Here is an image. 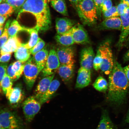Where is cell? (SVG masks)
<instances>
[{"label":"cell","instance_id":"obj_24","mask_svg":"<svg viewBox=\"0 0 129 129\" xmlns=\"http://www.w3.org/2000/svg\"><path fill=\"white\" fill-rule=\"evenodd\" d=\"M30 49L25 47L22 44L14 52V56L17 61L25 62L31 57Z\"/></svg>","mask_w":129,"mask_h":129},{"label":"cell","instance_id":"obj_50","mask_svg":"<svg viewBox=\"0 0 129 129\" xmlns=\"http://www.w3.org/2000/svg\"><path fill=\"white\" fill-rule=\"evenodd\" d=\"M51 0H43L44 3L46 4H48V3L50 2Z\"/></svg>","mask_w":129,"mask_h":129},{"label":"cell","instance_id":"obj_12","mask_svg":"<svg viewBox=\"0 0 129 129\" xmlns=\"http://www.w3.org/2000/svg\"><path fill=\"white\" fill-rule=\"evenodd\" d=\"M122 22V28L120 38L117 46L122 47L129 35V8L120 16Z\"/></svg>","mask_w":129,"mask_h":129},{"label":"cell","instance_id":"obj_11","mask_svg":"<svg viewBox=\"0 0 129 129\" xmlns=\"http://www.w3.org/2000/svg\"><path fill=\"white\" fill-rule=\"evenodd\" d=\"M95 57L94 51L91 47L83 48L80 53V67L91 71L93 67Z\"/></svg>","mask_w":129,"mask_h":129},{"label":"cell","instance_id":"obj_26","mask_svg":"<svg viewBox=\"0 0 129 129\" xmlns=\"http://www.w3.org/2000/svg\"><path fill=\"white\" fill-rule=\"evenodd\" d=\"M26 31L29 34L30 39L28 43L23 44V45L25 48L30 49L33 47L38 42L39 38L38 36V31L35 29L27 28Z\"/></svg>","mask_w":129,"mask_h":129},{"label":"cell","instance_id":"obj_47","mask_svg":"<svg viewBox=\"0 0 129 129\" xmlns=\"http://www.w3.org/2000/svg\"><path fill=\"white\" fill-rule=\"evenodd\" d=\"M125 122L126 123H129V110L125 118Z\"/></svg>","mask_w":129,"mask_h":129},{"label":"cell","instance_id":"obj_51","mask_svg":"<svg viewBox=\"0 0 129 129\" xmlns=\"http://www.w3.org/2000/svg\"><path fill=\"white\" fill-rule=\"evenodd\" d=\"M127 42H128V44L129 45V35L128 37V38H127Z\"/></svg>","mask_w":129,"mask_h":129},{"label":"cell","instance_id":"obj_33","mask_svg":"<svg viewBox=\"0 0 129 129\" xmlns=\"http://www.w3.org/2000/svg\"><path fill=\"white\" fill-rule=\"evenodd\" d=\"M45 45V42L39 38L36 44L33 47L30 49L31 54L33 55H34L38 51L44 48Z\"/></svg>","mask_w":129,"mask_h":129},{"label":"cell","instance_id":"obj_53","mask_svg":"<svg viewBox=\"0 0 129 129\" xmlns=\"http://www.w3.org/2000/svg\"><path fill=\"white\" fill-rule=\"evenodd\" d=\"M3 1V0H0V4H1Z\"/></svg>","mask_w":129,"mask_h":129},{"label":"cell","instance_id":"obj_40","mask_svg":"<svg viewBox=\"0 0 129 129\" xmlns=\"http://www.w3.org/2000/svg\"><path fill=\"white\" fill-rule=\"evenodd\" d=\"M112 7V3L111 0H104L102 5V13L108 10Z\"/></svg>","mask_w":129,"mask_h":129},{"label":"cell","instance_id":"obj_25","mask_svg":"<svg viewBox=\"0 0 129 129\" xmlns=\"http://www.w3.org/2000/svg\"><path fill=\"white\" fill-rule=\"evenodd\" d=\"M52 7L57 12L64 16H68L67 5L65 0H51Z\"/></svg>","mask_w":129,"mask_h":129},{"label":"cell","instance_id":"obj_52","mask_svg":"<svg viewBox=\"0 0 129 129\" xmlns=\"http://www.w3.org/2000/svg\"><path fill=\"white\" fill-rule=\"evenodd\" d=\"M0 129H5L3 128L2 126L1 125V124H0Z\"/></svg>","mask_w":129,"mask_h":129},{"label":"cell","instance_id":"obj_34","mask_svg":"<svg viewBox=\"0 0 129 129\" xmlns=\"http://www.w3.org/2000/svg\"><path fill=\"white\" fill-rule=\"evenodd\" d=\"M26 0H6V2L10 5L16 11H20Z\"/></svg>","mask_w":129,"mask_h":129},{"label":"cell","instance_id":"obj_4","mask_svg":"<svg viewBox=\"0 0 129 129\" xmlns=\"http://www.w3.org/2000/svg\"><path fill=\"white\" fill-rule=\"evenodd\" d=\"M102 59L100 70L106 75H109L114 65V60L110 41L106 40L100 45L98 49Z\"/></svg>","mask_w":129,"mask_h":129},{"label":"cell","instance_id":"obj_35","mask_svg":"<svg viewBox=\"0 0 129 129\" xmlns=\"http://www.w3.org/2000/svg\"><path fill=\"white\" fill-rule=\"evenodd\" d=\"M102 14L104 19L112 17H119L117 13V6H112L110 9L102 13Z\"/></svg>","mask_w":129,"mask_h":129},{"label":"cell","instance_id":"obj_3","mask_svg":"<svg viewBox=\"0 0 129 129\" xmlns=\"http://www.w3.org/2000/svg\"><path fill=\"white\" fill-rule=\"evenodd\" d=\"M76 10L84 25L91 26L96 23L97 12L93 0H82L79 2Z\"/></svg>","mask_w":129,"mask_h":129},{"label":"cell","instance_id":"obj_56","mask_svg":"<svg viewBox=\"0 0 129 129\" xmlns=\"http://www.w3.org/2000/svg\"><path fill=\"white\" fill-rule=\"evenodd\" d=\"M127 129H129V128H127Z\"/></svg>","mask_w":129,"mask_h":129},{"label":"cell","instance_id":"obj_23","mask_svg":"<svg viewBox=\"0 0 129 129\" xmlns=\"http://www.w3.org/2000/svg\"><path fill=\"white\" fill-rule=\"evenodd\" d=\"M55 39L56 42L61 46H71L75 43L70 30L62 34H57Z\"/></svg>","mask_w":129,"mask_h":129},{"label":"cell","instance_id":"obj_27","mask_svg":"<svg viewBox=\"0 0 129 129\" xmlns=\"http://www.w3.org/2000/svg\"><path fill=\"white\" fill-rule=\"evenodd\" d=\"M26 28L22 27L18 21L14 20L12 21L8 29L9 37H12L17 35L21 31H26Z\"/></svg>","mask_w":129,"mask_h":129},{"label":"cell","instance_id":"obj_7","mask_svg":"<svg viewBox=\"0 0 129 129\" xmlns=\"http://www.w3.org/2000/svg\"><path fill=\"white\" fill-rule=\"evenodd\" d=\"M0 124L5 129H19L20 121L14 113L4 110L0 112Z\"/></svg>","mask_w":129,"mask_h":129},{"label":"cell","instance_id":"obj_32","mask_svg":"<svg viewBox=\"0 0 129 129\" xmlns=\"http://www.w3.org/2000/svg\"><path fill=\"white\" fill-rule=\"evenodd\" d=\"M11 23V21L9 20L6 22L4 32L0 37V50L5 44L9 38L8 33V29L9 26Z\"/></svg>","mask_w":129,"mask_h":129},{"label":"cell","instance_id":"obj_13","mask_svg":"<svg viewBox=\"0 0 129 129\" xmlns=\"http://www.w3.org/2000/svg\"><path fill=\"white\" fill-rule=\"evenodd\" d=\"M23 44L21 39L16 35L9 37L6 43L0 50L1 55L15 52L18 48Z\"/></svg>","mask_w":129,"mask_h":129},{"label":"cell","instance_id":"obj_38","mask_svg":"<svg viewBox=\"0 0 129 129\" xmlns=\"http://www.w3.org/2000/svg\"><path fill=\"white\" fill-rule=\"evenodd\" d=\"M93 1L94 2L95 6L96 8L98 19L99 20H100L102 14V5L104 0H93Z\"/></svg>","mask_w":129,"mask_h":129},{"label":"cell","instance_id":"obj_30","mask_svg":"<svg viewBox=\"0 0 129 129\" xmlns=\"http://www.w3.org/2000/svg\"><path fill=\"white\" fill-rule=\"evenodd\" d=\"M14 11L13 7L7 3L5 2L0 4V15L7 18L12 15Z\"/></svg>","mask_w":129,"mask_h":129},{"label":"cell","instance_id":"obj_36","mask_svg":"<svg viewBox=\"0 0 129 129\" xmlns=\"http://www.w3.org/2000/svg\"><path fill=\"white\" fill-rule=\"evenodd\" d=\"M102 63L101 53L98 50L96 54L94 57L93 62V68L96 71L100 70L101 67Z\"/></svg>","mask_w":129,"mask_h":129},{"label":"cell","instance_id":"obj_48","mask_svg":"<svg viewBox=\"0 0 129 129\" xmlns=\"http://www.w3.org/2000/svg\"><path fill=\"white\" fill-rule=\"evenodd\" d=\"M4 25H0V37H1L3 33V30H4Z\"/></svg>","mask_w":129,"mask_h":129},{"label":"cell","instance_id":"obj_46","mask_svg":"<svg viewBox=\"0 0 129 129\" xmlns=\"http://www.w3.org/2000/svg\"><path fill=\"white\" fill-rule=\"evenodd\" d=\"M7 19V18L4 16L0 15V25H4Z\"/></svg>","mask_w":129,"mask_h":129},{"label":"cell","instance_id":"obj_29","mask_svg":"<svg viewBox=\"0 0 129 129\" xmlns=\"http://www.w3.org/2000/svg\"><path fill=\"white\" fill-rule=\"evenodd\" d=\"M13 81L6 74L3 78L1 83L3 92L6 95L7 98L12 88Z\"/></svg>","mask_w":129,"mask_h":129},{"label":"cell","instance_id":"obj_55","mask_svg":"<svg viewBox=\"0 0 129 129\" xmlns=\"http://www.w3.org/2000/svg\"><path fill=\"white\" fill-rule=\"evenodd\" d=\"M78 1H79V2H80L82 1V0H78Z\"/></svg>","mask_w":129,"mask_h":129},{"label":"cell","instance_id":"obj_21","mask_svg":"<svg viewBox=\"0 0 129 129\" xmlns=\"http://www.w3.org/2000/svg\"><path fill=\"white\" fill-rule=\"evenodd\" d=\"M49 52L46 48H43L32 57L35 63L42 71L46 65Z\"/></svg>","mask_w":129,"mask_h":129},{"label":"cell","instance_id":"obj_20","mask_svg":"<svg viewBox=\"0 0 129 129\" xmlns=\"http://www.w3.org/2000/svg\"><path fill=\"white\" fill-rule=\"evenodd\" d=\"M60 85V82L58 80L54 79L52 80L47 91L39 100L42 105L49 101L52 98Z\"/></svg>","mask_w":129,"mask_h":129},{"label":"cell","instance_id":"obj_18","mask_svg":"<svg viewBox=\"0 0 129 129\" xmlns=\"http://www.w3.org/2000/svg\"><path fill=\"white\" fill-rule=\"evenodd\" d=\"M54 76L55 74H53L49 76L44 77L40 80L35 90L34 96L39 101L40 98L47 91Z\"/></svg>","mask_w":129,"mask_h":129},{"label":"cell","instance_id":"obj_19","mask_svg":"<svg viewBox=\"0 0 129 129\" xmlns=\"http://www.w3.org/2000/svg\"><path fill=\"white\" fill-rule=\"evenodd\" d=\"M75 64H60L58 69V72L63 81H69L73 77Z\"/></svg>","mask_w":129,"mask_h":129},{"label":"cell","instance_id":"obj_45","mask_svg":"<svg viewBox=\"0 0 129 129\" xmlns=\"http://www.w3.org/2000/svg\"><path fill=\"white\" fill-rule=\"evenodd\" d=\"M123 60L125 62L129 61V49L127 51L124 55Z\"/></svg>","mask_w":129,"mask_h":129},{"label":"cell","instance_id":"obj_9","mask_svg":"<svg viewBox=\"0 0 129 129\" xmlns=\"http://www.w3.org/2000/svg\"><path fill=\"white\" fill-rule=\"evenodd\" d=\"M56 51L60 64H75V51L72 46H60Z\"/></svg>","mask_w":129,"mask_h":129},{"label":"cell","instance_id":"obj_5","mask_svg":"<svg viewBox=\"0 0 129 129\" xmlns=\"http://www.w3.org/2000/svg\"><path fill=\"white\" fill-rule=\"evenodd\" d=\"M42 71L31 56L25 62L23 71L24 80L29 89L33 87L39 74Z\"/></svg>","mask_w":129,"mask_h":129},{"label":"cell","instance_id":"obj_49","mask_svg":"<svg viewBox=\"0 0 129 129\" xmlns=\"http://www.w3.org/2000/svg\"><path fill=\"white\" fill-rule=\"evenodd\" d=\"M120 2L124 3L129 6V0H120Z\"/></svg>","mask_w":129,"mask_h":129},{"label":"cell","instance_id":"obj_16","mask_svg":"<svg viewBox=\"0 0 129 129\" xmlns=\"http://www.w3.org/2000/svg\"><path fill=\"white\" fill-rule=\"evenodd\" d=\"M24 97V93L22 88L16 86L12 88L7 99L12 107H16L22 102Z\"/></svg>","mask_w":129,"mask_h":129},{"label":"cell","instance_id":"obj_6","mask_svg":"<svg viewBox=\"0 0 129 129\" xmlns=\"http://www.w3.org/2000/svg\"><path fill=\"white\" fill-rule=\"evenodd\" d=\"M42 104L34 96H30L24 102L22 107L26 120L31 121L35 116L39 112Z\"/></svg>","mask_w":129,"mask_h":129},{"label":"cell","instance_id":"obj_14","mask_svg":"<svg viewBox=\"0 0 129 129\" xmlns=\"http://www.w3.org/2000/svg\"><path fill=\"white\" fill-rule=\"evenodd\" d=\"M98 30H121L122 22L120 17H114L104 19L97 27Z\"/></svg>","mask_w":129,"mask_h":129},{"label":"cell","instance_id":"obj_2","mask_svg":"<svg viewBox=\"0 0 129 129\" xmlns=\"http://www.w3.org/2000/svg\"><path fill=\"white\" fill-rule=\"evenodd\" d=\"M30 13L36 22V29L46 31L51 26V18L49 6L43 0H26L19 12Z\"/></svg>","mask_w":129,"mask_h":129},{"label":"cell","instance_id":"obj_28","mask_svg":"<svg viewBox=\"0 0 129 129\" xmlns=\"http://www.w3.org/2000/svg\"><path fill=\"white\" fill-rule=\"evenodd\" d=\"M93 86L97 91L105 92L108 89L109 83L104 77L99 76L96 79Z\"/></svg>","mask_w":129,"mask_h":129},{"label":"cell","instance_id":"obj_41","mask_svg":"<svg viewBox=\"0 0 129 129\" xmlns=\"http://www.w3.org/2000/svg\"><path fill=\"white\" fill-rule=\"evenodd\" d=\"M12 63H11L8 66L7 70V74L10 77L13 81H15L19 79L16 76L14 73L12 69Z\"/></svg>","mask_w":129,"mask_h":129},{"label":"cell","instance_id":"obj_15","mask_svg":"<svg viewBox=\"0 0 129 129\" xmlns=\"http://www.w3.org/2000/svg\"><path fill=\"white\" fill-rule=\"evenodd\" d=\"M91 82V71L80 67L78 71L75 88H85L89 85Z\"/></svg>","mask_w":129,"mask_h":129},{"label":"cell","instance_id":"obj_37","mask_svg":"<svg viewBox=\"0 0 129 129\" xmlns=\"http://www.w3.org/2000/svg\"><path fill=\"white\" fill-rule=\"evenodd\" d=\"M8 63L0 62V93L3 92L1 87V83L3 78L7 74Z\"/></svg>","mask_w":129,"mask_h":129},{"label":"cell","instance_id":"obj_54","mask_svg":"<svg viewBox=\"0 0 129 129\" xmlns=\"http://www.w3.org/2000/svg\"><path fill=\"white\" fill-rule=\"evenodd\" d=\"M6 0H3V1H4V2H6Z\"/></svg>","mask_w":129,"mask_h":129},{"label":"cell","instance_id":"obj_31","mask_svg":"<svg viewBox=\"0 0 129 129\" xmlns=\"http://www.w3.org/2000/svg\"><path fill=\"white\" fill-rule=\"evenodd\" d=\"M25 62L17 61L12 63V69L13 71L19 79L23 72Z\"/></svg>","mask_w":129,"mask_h":129},{"label":"cell","instance_id":"obj_42","mask_svg":"<svg viewBox=\"0 0 129 129\" xmlns=\"http://www.w3.org/2000/svg\"><path fill=\"white\" fill-rule=\"evenodd\" d=\"M12 56V54L9 53L2 55L0 56V62L6 63L9 62Z\"/></svg>","mask_w":129,"mask_h":129},{"label":"cell","instance_id":"obj_17","mask_svg":"<svg viewBox=\"0 0 129 129\" xmlns=\"http://www.w3.org/2000/svg\"><path fill=\"white\" fill-rule=\"evenodd\" d=\"M55 23L56 31L58 34L66 33L76 25L74 20L67 17L57 18Z\"/></svg>","mask_w":129,"mask_h":129},{"label":"cell","instance_id":"obj_10","mask_svg":"<svg viewBox=\"0 0 129 129\" xmlns=\"http://www.w3.org/2000/svg\"><path fill=\"white\" fill-rule=\"evenodd\" d=\"M70 30L75 43L86 44L90 43L87 32L82 25L79 24H76Z\"/></svg>","mask_w":129,"mask_h":129},{"label":"cell","instance_id":"obj_8","mask_svg":"<svg viewBox=\"0 0 129 129\" xmlns=\"http://www.w3.org/2000/svg\"><path fill=\"white\" fill-rule=\"evenodd\" d=\"M60 65L56 50L53 48L51 49L49 51L46 65L42 71L43 76L45 77L54 74Z\"/></svg>","mask_w":129,"mask_h":129},{"label":"cell","instance_id":"obj_22","mask_svg":"<svg viewBox=\"0 0 129 129\" xmlns=\"http://www.w3.org/2000/svg\"><path fill=\"white\" fill-rule=\"evenodd\" d=\"M97 129H115L108 112L106 109H103L102 111L101 120Z\"/></svg>","mask_w":129,"mask_h":129},{"label":"cell","instance_id":"obj_1","mask_svg":"<svg viewBox=\"0 0 129 129\" xmlns=\"http://www.w3.org/2000/svg\"><path fill=\"white\" fill-rule=\"evenodd\" d=\"M108 101L112 104L121 105L124 103L129 88V82L123 68L116 60L109 76Z\"/></svg>","mask_w":129,"mask_h":129},{"label":"cell","instance_id":"obj_43","mask_svg":"<svg viewBox=\"0 0 129 129\" xmlns=\"http://www.w3.org/2000/svg\"><path fill=\"white\" fill-rule=\"evenodd\" d=\"M123 69L129 82V64L123 68Z\"/></svg>","mask_w":129,"mask_h":129},{"label":"cell","instance_id":"obj_44","mask_svg":"<svg viewBox=\"0 0 129 129\" xmlns=\"http://www.w3.org/2000/svg\"><path fill=\"white\" fill-rule=\"evenodd\" d=\"M74 7L76 10L79 3L78 0H69Z\"/></svg>","mask_w":129,"mask_h":129},{"label":"cell","instance_id":"obj_39","mask_svg":"<svg viewBox=\"0 0 129 129\" xmlns=\"http://www.w3.org/2000/svg\"><path fill=\"white\" fill-rule=\"evenodd\" d=\"M129 8V6L124 3L120 2L117 6V11L119 17Z\"/></svg>","mask_w":129,"mask_h":129}]
</instances>
